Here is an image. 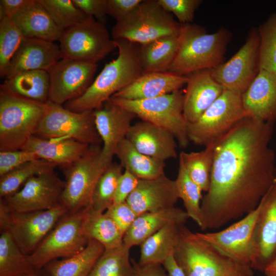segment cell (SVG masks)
Instances as JSON below:
<instances>
[{"label":"cell","mask_w":276,"mask_h":276,"mask_svg":"<svg viewBox=\"0 0 276 276\" xmlns=\"http://www.w3.org/2000/svg\"><path fill=\"white\" fill-rule=\"evenodd\" d=\"M87 209L65 214L27 258L29 263L40 270L59 258L71 257L83 250L89 239L84 229Z\"/></svg>","instance_id":"ba28073f"},{"label":"cell","mask_w":276,"mask_h":276,"mask_svg":"<svg viewBox=\"0 0 276 276\" xmlns=\"http://www.w3.org/2000/svg\"><path fill=\"white\" fill-rule=\"evenodd\" d=\"M54 22L64 30L80 24L87 16L72 0H38Z\"/></svg>","instance_id":"7bdbcfd3"},{"label":"cell","mask_w":276,"mask_h":276,"mask_svg":"<svg viewBox=\"0 0 276 276\" xmlns=\"http://www.w3.org/2000/svg\"><path fill=\"white\" fill-rule=\"evenodd\" d=\"M42 103L0 90V151L21 149L44 113Z\"/></svg>","instance_id":"5b68a950"},{"label":"cell","mask_w":276,"mask_h":276,"mask_svg":"<svg viewBox=\"0 0 276 276\" xmlns=\"http://www.w3.org/2000/svg\"><path fill=\"white\" fill-rule=\"evenodd\" d=\"M178 195L181 199L186 212L200 228L202 226L201 203L202 190L191 179L182 162L179 160V167L175 180Z\"/></svg>","instance_id":"f35d334b"},{"label":"cell","mask_w":276,"mask_h":276,"mask_svg":"<svg viewBox=\"0 0 276 276\" xmlns=\"http://www.w3.org/2000/svg\"><path fill=\"white\" fill-rule=\"evenodd\" d=\"M167 12L172 13L180 24L192 23L196 10L202 3L201 0H157Z\"/></svg>","instance_id":"ee69618b"},{"label":"cell","mask_w":276,"mask_h":276,"mask_svg":"<svg viewBox=\"0 0 276 276\" xmlns=\"http://www.w3.org/2000/svg\"><path fill=\"white\" fill-rule=\"evenodd\" d=\"M94 117L96 128L103 143L101 159L108 166L112 162L118 145L126 138L132 121L136 117L108 101L103 108L94 110Z\"/></svg>","instance_id":"d6986e66"},{"label":"cell","mask_w":276,"mask_h":276,"mask_svg":"<svg viewBox=\"0 0 276 276\" xmlns=\"http://www.w3.org/2000/svg\"><path fill=\"white\" fill-rule=\"evenodd\" d=\"M187 81V76L169 71L143 74L112 97L131 100L155 98L180 90Z\"/></svg>","instance_id":"d4e9b609"},{"label":"cell","mask_w":276,"mask_h":276,"mask_svg":"<svg viewBox=\"0 0 276 276\" xmlns=\"http://www.w3.org/2000/svg\"><path fill=\"white\" fill-rule=\"evenodd\" d=\"M56 163L38 158L28 162L12 170L0 178V197L4 198L18 191V189L33 176L54 170Z\"/></svg>","instance_id":"74e56055"},{"label":"cell","mask_w":276,"mask_h":276,"mask_svg":"<svg viewBox=\"0 0 276 276\" xmlns=\"http://www.w3.org/2000/svg\"><path fill=\"white\" fill-rule=\"evenodd\" d=\"M173 257L185 276H254L250 266L224 256L185 225Z\"/></svg>","instance_id":"277c9868"},{"label":"cell","mask_w":276,"mask_h":276,"mask_svg":"<svg viewBox=\"0 0 276 276\" xmlns=\"http://www.w3.org/2000/svg\"><path fill=\"white\" fill-rule=\"evenodd\" d=\"M248 116L265 121H276V74L260 70L242 95Z\"/></svg>","instance_id":"cb8c5ba5"},{"label":"cell","mask_w":276,"mask_h":276,"mask_svg":"<svg viewBox=\"0 0 276 276\" xmlns=\"http://www.w3.org/2000/svg\"><path fill=\"white\" fill-rule=\"evenodd\" d=\"M84 229L87 238L98 241L105 250L121 245L123 242L124 234L120 230L113 220L105 212L87 209Z\"/></svg>","instance_id":"836d02e7"},{"label":"cell","mask_w":276,"mask_h":276,"mask_svg":"<svg viewBox=\"0 0 276 276\" xmlns=\"http://www.w3.org/2000/svg\"><path fill=\"white\" fill-rule=\"evenodd\" d=\"M24 37L59 41L63 30L53 20L38 0H31L12 18Z\"/></svg>","instance_id":"484cf974"},{"label":"cell","mask_w":276,"mask_h":276,"mask_svg":"<svg viewBox=\"0 0 276 276\" xmlns=\"http://www.w3.org/2000/svg\"><path fill=\"white\" fill-rule=\"evenodd\" d=\"M215 143L204 147L199 152L181 151L179 160L184 165L191 179L206 192L209 188L213 166Z\"/></svg>","instance_id":"e575fe53"},{"label":"cell","mask_w":276,"mask_h":276,"mask_svg":"<svg viewBox=\"0 0 276 276\" xmlns=\"http://www.w3.org/2000/svg\"><path fill=\"white\" fill-rule=\"evenodd\" d=\"M232 37L230 31L224 28L208 33L199 25L180 24L176 53L168 71L187 76L216 67L224 62Z\"/></svg>","instance_id":"3957f363"},{"label":"cell","mask_w":276,"mask_h":276,"mask_svg":"<svg viewBox=\"0 0 276 276\" xmlns=\"http://www.w3.org/2000/svg\"><path fill=\"white\" fill-rule=\"evenodd\" d=\"M97 64L62 58L49 71V101L61 105L81 96L93 82Z\"/></svg>","instance_id":"e0dca14e"},{"label":"cell","mask_w":276,"mask_h":276,"mask_svg":"<svg viewBox=\"0 0 276 276\" xmlns=\"http://www.w3.org/2000/svg\"><path fill=\"white\" fill-rule=\"evenodd\" d=\"M1 90L34 101L47 103L49 100L50 78L48 72L32 70L6 79Z\"/></svg>","instance_id":"f546056e"},{"label":"cell","mask_w":276,"mask_h":276,"mask_svg":"<svg viewBox=\"0 0 276 276\" xmlns=\"http://www.w3.org/2000/svg\"><path fill=\"white\" fill-rule=\"evenodd\" d=\"M120 164L140 179H152L165 174V161L139 152L126 138L118 145L116 151Z\"/></svg>","instance_id":"1f68e13d"},{"label":"cell","mask_w":276,"mask_h":276,"mask_svg":"<svg viewBox=\"0 0 276 276\" xmlns=\"http://www.w3.org/2000/svg\"><path fill=\"white\" fill-rule=\"evenodd\" d=\"M20 276H44L39 272V270H36L35 271L25 274Z\"/></svg>","instance_id":"11a10c76"},{"label":"cell","mask_w":276,"mask_h":276,"mask_svg":"<svg viewBox=\"0 0 276 276\" xmlns=\"http://www.w3.org/2000/svg\"><path fill=\"white\" fill-rule=\"evenodd\" d=\"M67 213L61 204L48 210L18 212L9 209L1 199V231L10 233L22 252L28 256Z\"/></svg>","instance_id":"9c48e42d"},{"label":"cell","mask_w":276,"mask_h":276,"mask_svg":"<svg viewBox=\"0 0 276 276\" xmlns=\"http://www.w3.org/2000/svg\"><path fill=\"white\" fill-rule=\"evenodd\" d=\"M105 213L113 220L124 235L138 216L126 201L113 203Z\"/></svg>","instance_id":"bcb514c9"},{"label":"cell","mask_w":276,"mask_h":276,"mask_svg":"<svg viewBox=\"0 0 276 276\" xmlns=\"http://www.w3.org/2000/svg\"><path fill=\"white\" fill-rule=\"evenodd\" d=\"M139 180L136 176L125 170L118 182L114 203L125 202L136 188Z\"/></svg>","instance_id":"c3c4849f"},{"label":"cell","mask_w":276,"mask_h":276,"mask_svg":"<svg viewBox=\"0 0 276 276\" xmlns=\"http://www.w3.org/2000/svg\"><path fill=\"white\" fill-rule=\"evenodd\" d=\"M134 267L133 276H168L162 264H141L132 261Z\"/></svg>","instance_id":"f907efd6"},{"label":"cell","mask_w":276,"mask_h":276,"mask_svg":"<svg viewBox=\"0 0 276 276\" xmlns=\"http://www.w3.org/2000/svg\"><path fill=\"white\" fill-rule=\"evenodd\" d=\"M178 36H166L140 44L143 74L169 71L176 55Z\"/></svg>","instance_id":"d6a6232c"},{"label":"cell","mask_w":276,"mask_h":276,"mask_svg":"<svg viewBox=\"0 0 276 276\" xmlns=\"http://www.w3.org/2000/svg\"><path fill=\"white\" fill-rule=\"evenodd\" d=\"M10 233L1 231L0 276H20L35 271Z\"/></svg>","instance_id":"d590c367"},{"label":"cell","mask_w":276,"mask_h":276,"mask_svg":"<svg viewBox=\"0 0 276 276\" xmlns=\"http://www.w3.org/2000/svg\"><path fill=\"white\" fill-rule=\"evenodd\" d=\"M62 58L60 47L54 42L24 37L10 62L6 79L29 71L48 72Z\"/></svg>","instance_id":"44dd1931"},{"label":"cell","mask_w":276,"mask_h":276,"mask_svg":"<svg viewBox=\"0 0 276 276\" xmlns=\"http://www.w3.org/2000/svg\"><path fill=\"white\" fill-rule=\"evenodd\" d=\"M90 146L73 139L44 140L33 135L21 149L34 152L39 158L64 166L80 159Z\"/></svg>","instance_id":"4316f807"},{"label":"cell","mask_w":276,"mask_h":276,"mask_svg":"<svg viewBox=\"0 0 276 276\" xmlns=\"http://www.w3.org/2000/svg\"><path fill=\"white\" fill-rule=\"evenodd\" d=\"M104 251L101 243L89 239L79 252L61 260H54L44 268L48 276H88Z\"/></svg>","instance_id":"4dcf8cb0"},{"label":"cell","mask_w":276,"mask_h":276,"mask_svg":"<svg viewBox=\"0 0 276 276\" xmlns=\"http://www.w3.org/2000/svg\"><path fill=\"white\" fill-rule=\"evenodd\" d=\"M274 125L247 116L215 142L210 185L201 203V231L219 228L257 208L276 177L269 146Z\"/></svg>","instance_id":"6da1fadb"},{"label":"cell","mask_w":276,"mask_h":276,"mask_svg":"<svg viewBox=\"0 0 276 276\" xmlns=\"http://www.w3.org/2000/svg\"><path fill=\"white\" fill-rule=\"evenodd\" d=\"M65 185L54 170L30 178L13 194L1 198L11 210L28 212L51 210L60 204Z\"/></svg>","instance_id":"2e32d148"},{"label":"cell","mask_w":276,"mask_h":276,"mask_svg":"<svg viewBox=\"0 0 276 276\" xmlns=\"http://www.w3.org/2000/svg\"><path fill=\"white\" fill-rule=\"evenodd\" d=\"M189 218L185 211L175 206L141 214L124 234L123 243L130 248L140 245L147 238L168 224H185Z\"/></svg>","instance_id":"83f0119b"},{"label":"cell","mask_w":276,"mask_h":276,"mask_svg":"<svg viewBox=\"0 0 276 276\" xmlns=\"http://www.w3.org/2000/svg\"><path fill=\"white\" fill-rule=\"evenodd\" d=\"M24 36L11 18L0 19V75L5 77L10 62Z\"/></svg>","instance_id":"b9f144b4"},{"label":"cell","mask_w":276,"mask_h":276,"mask_svg":"<svg viewBox=\"0 0 276 276\" xmlns=\"http://www.w3.org/2000/svg\"><path fill=\"white\" fill-rule=\"evenodd\" d=\"M114 40L119 51L118 57L105 65L81 96L65 103V108L74 112L100 108L113 95L127 87L143 74L140 44L125 39Z\"/></svg>","instance_id":"7a4b0ae2"},{"label":"cell","mask_w":276,"mask_h":276,"mask_svg":"<svg viewBox=\"0 0 276 276\" xmlns=\"http://www.w3.org/2000/svg\"><path fill=\"white\" fill-rule=\"evenodd\" d=\"M102 147L90 146L74 163L62 166L65 185L60 203L69 213L91 206L96 185L107 166L101 156Z\"/></svg>","instance_id":"30bf717a"},{"label":"cell","mask_w":276,"mask_h":276,"mask_svg":"<svg viewBox=\"0 0 276 276\" xmlns=\"http://www.w3.org/2000/svg\"><path fill=\"white\" fill-rule=\"evenodd\" d=\"M180 24L157 0H143L128 15L117 21L111 30L113 40L125 39L139 44L162 37L178 36Z\"/></svg>","instance_id":"52a82bcc"},{"label":"cell","mask_w":276,"mask_h":276,"mask_svg":"<svg viewBox=\"0 0 276 276\" xmlns=\"http://www.w3.org/2000/svg\"><path fill=\"white\" fill-rule=\"evenodd\" d=\"M126 139L141 153L165 161L177 157V143L168 131L145 121L132 125Z\"/></svg>","instance_id":"603a6c76"},{"label":"cell","mask_w":276,"mask_h":276,"mask_svg":"<svg viewBox=\"0 0 276 276\" xmlns=\"http://www.w3.org/2000/svg\"><path fill=\"white\" fill-rule=\"evenodd\" d=\"M74 5L87 16L93 17L105 25L107 15V0H72Z\"/></svg>","instance_id":"7dc6e473"},{"label":"cell","mask_w":276,"mask_h":276,"mask_svg":"<svg viewBox=\"0 0 276 276\" xmlns=\"http://www.w3.org/2000/svg\"><path fill=\"white\" fill-rule=\"evenodd\" d=\"M259 204L260 211L253 236L251 267L263 272L276 256V177Z\"/></svg>","instance_id":"ac0fdd59"},{"label":"cell","mask_w":276,"mask_h":276,"mask_svg":"<svg viewBox=\"0 0 276 276\" xmlns=\"http://www.w3.org/2000/svg\"><path fill=\"white\" fill-rule=\"evenodd\" d=\"M163 265L168 276H185L181 268L176 263L173 254L170 255Z\"/></svg>","instance_id":"f5cc1de1"},{"label":"cell","mask_w":276,"mask_h":276,"mask_svg":"<svg viewBox=\"0 0 276 276\" xmlns=\"http://www.w3.org/2000/svg\"><path fill=\"white\" fill-rule=\"evenodd\" d=\"M263 272L265 276H276V256Z\"/></svg>","instance_id":"db71d44e"},{"label":"cell","mask_w":276,"mask_h":276,"mask_svg":"<svg viewBox=\"0 0 276 276\" xmlns=\"http://www.w3.org/2000/svg\"><path fill=\"white\" fill-rule=\"evenodd\" d=\"M38 158L34 152L26 150L0 151V177L28 162Z\"/></svg>","instance_id":"f6af8a7d"},{"label":"cell","mask_w":276,"mask_h":276,"mask_svg":"<svg viewBox=\"0 0 276 276\" xmlns=\"http://www.w3.org/2000/svg\"><path fill=\"white\" fill-rule=\"evenodd\" d=\"M260 211L259 204L255 210L223 229L197 234L224 256L251 267L254 232Z\"/></svg>","instance_id":"9a60e30c"},{"label":"cell","mask_w":276,"mask_h":276,"mask_svg":"<svg viewBox=\"0 0 276 276\" xmlns=\"http://www.w3.org/2000/svg\"><path fill=\"white\" fill-rule=\"evenodd\" d=\"M187 76L183 114L187 123H191L199 118L224 89L213 77L210 70L196 71Z\"/></svg>","instance_id":"7402d4cb"},{"label":"cell","mask_w":276,"mask_h":276,"mask_svg":"<svg viewBox=\"0 0 276 276\" xmlns=\"http://www.w3.org/2000/svg\"><path fill=\"white\" fill-rule=\"evenodd\" d=\"M247 116L242 95L224 89L198 120L188 123L189 141L204 147L214 143Z\"/></svg>","instance_id":"8fae6325"},{"label":"cell","mask_w":276,"mask_h":276,"mask_svg":"<svg viewBox=\"0 0 276 276\" xmlns=\"http://www.w3.org/2000/svg\"><path fill=\"white\" fill-rule=\"evenodd\" d=\"M59 42L62 58L94 64L117 48L105 25L91 16L63 30Z\"/></svg>","instance_id":"4fadbf2b"},{"label":"cell","mask_w":276,"mask_h":276,"mask_svg":"<svg viewBox=\"0 0 276 276\" xmlns=\"http://www.w3.org/2000/svg\"><path fill=\"white\" fill-rule=\"evenodd\" d=\"M260 70L276 74V12L257 29Z\"/></svg>","instance_id":"60d3db41"},{"label":"cell","mask_w":276,"mask_h":276,"mask_svg":"<svg viewBox=\"0 0 276 276\" xmlns=\"http://www.w3.org/2000/svg\"><path fill=\"white\" fill-rule=\"evenodd\" d=\"M34 135L44 140L73 139L90 146L102 142L95 126L94 110L74 112L49 101Z\"/></svg>","instance_id":"7c38bea8"},{"label":"cell","mask_w":276,"mask_h":276,"mask_svg":"<svg viewBox=\"0 0 276 276\" xmlns=\"http://www.w3.org/2000/svg\"><path fill=\"white\" fill-rule=\"evenodd\" d=\"M120 164L112 162L99 177L93 194L90 208L104 213L114 201L118 182L123 173Z\"/></svg>","instance_id":"ab89813d"},{"label":"cell","mask_w":276,"mask_h":276,"mask_svg":"<svg viewBox=\"0 0 276 276\" xmlns=\"http://www.w3.org/2000/svg\"><path fill=\"white\" fill-rule=\"evenodd\" d=\"M143 0H107V14L117 21L132 12Z\"/></svg>","instance_id":"681fc988"},{"label":"cell","mask_w":276,"mask_h":276,"mask_svg":"<svg viewBox=\"0 0 276 276\" xmlns=\"http://www.w3.org/2000/svg\"><path fill=\"white\" fill-rule=\"evenodd\" d=\"M185 224L172 222L168 224L147 238L140 246L141 264L163 265L173 254L179 241L182 227Z\"/></svg>","instance_id":"f1b7e54d"},{"label":"cell","mask_w":276,"mask_h":276,"mask_svg":"<svg viewBox=\"0 0 276 276\" xmlns=\"http://www.w3.org/2000/svg\"><path fill=\"white\" fill-rule=\"evenodd\" d=\"M183 93L181 90L159 97L126 100L111 97L108 101L133 113L147 122L171 133L181 148L190 142L188 123L183 114Z\"/></svg>","instance_id":"8992f818"},{"label":"cell","mask_w":276,"mask_h":276,"mask_svg":"<svg viewBox=\"0 0 276 276\" xmlns=\"http://www.w3.org/2000/svg\"><path fill=\"white\" fill-rule=\"evenodd\" d=\"M178 199L175 180L164 175L152 179H140L126 201L140 215L174 207Z\"/></svg>","instance_id":"ffe728a7"},{"label":"cell","mask_w":276,"mask_h":276,"mask_svg":"<svg viewBox=\"0 0 276 276\" xmlns=\"http://www.w3.org/2000/svg\"><path fill=\"white\" fill-rule=\"evenodd\" d=\"M31 0H1L0 19L4 17L11 18Z\"/></svg>","instance_id":"816d5d0a"},{"label":"cell","mask_w":276,"mask_h":276,"mask_svg":"<svg viewBox=\"0 0 276 276\" xmlns=\"http://www.w3.org/2000/svg\"><path fill=\"white\" fill-rule=\"evenodd\" d=\"M130 248L123 242L117 247L105 250L88 276H133Z\"/></svg>","instance_id":"8d00e7d4"},{"label":"cell","mask_w":276,"mask_h":276,"mask_svg":"<svg viewBox=\"0 0 276 276\" xmlns=\"http://www.w3.org/2000/svg\"><path fill=\"white\" fill-rule=\"evenodd\" d=\"M259 47L258 29L253 28L243 45L231 58L210 70L213 77L224 89L242 95L260 71Z\"/></svg>","instance_id":"5bb4252c"}]
</instances>
